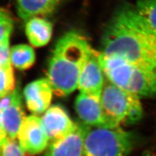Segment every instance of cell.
Listing matches in <instances>:
<instances>
[{"mask_svg": "<svg viewBox=\"0 0 156 156\" xmlns=\"http://www.w3.org/2000/svg\"><path fill=\"white\" fill-rule=\"evenodd\" d=\"M2 112L3 126L7 136L9 139H16L26 119L22 104V96L18 88L12 104Z\"/></svg>", "mask_w": 156, "mask_h": 156, "instance_id": "cell-13", "label": "cell"}, {"mask_svg": "<svg viewBox=\"0 0 156 156\" xmlns=\"http://www.w3.org/2000/svg\"><path fill=\"white\" fill-rule=\"evenodd\" d=\"M75 109L80 119L88 126L112 128L105 115L100 99L80 92L75 101Z\"/></svg>", "mask_w": 156, "mask_h": 156, "instance_id": "cell-9", "label": "cell"}, {"mask_svg": "<svg viewBox=\"0 0 156 156\" xmlns=\"http://www.w3.org/2000/svg\"><path fill=\"white\" fill-rule=\"evenodd\" d=\"M100 61L105 78L116 87L140 98L156 96V73L115 54L100 51Z\"/></svg>", "mask_w": 156, "mask_h": 156, "instance_id": "cell-3", "label": "cell"}, {"mask_svg": "<svg viewBox=\"0 0 156 156\" xmlns=\"http://www.w3.org/2000/svg\"><path fill=\"white\" fill-rule=\"evenodd\" d=\"M15 89L12 66H0V98Z\"/></svg>", "mask_w": 156, "mask_h": 156, "instance_id": "cell-17", "label": "cell"}, {"mask_svg": "<svg viewBox=\"0 0 156 156\" xmlns=\"http://www.w3.org/2000/svg\"><path fill=\"white\" fill-rule=\"evenodd\" d=\"M7 137L3 126V121H2V112L0 109V144H1L3 141L6 139Z\"/></svg>", "mask_w": 156, "mask_h": 156, "instance_id": "cell-22", "label": "cell"}, {"mask_svg": "<svg viewBox=\"0 0 156 156\" xmlns=\"http://www.w3.org/2000/svg\"><path fill=\"white\" fill-rule=\"evenodd\" d=\"M88 126L77 124L65 138L49 144L44 156H84V139Z\"/></svg>", "mask_w": 156, "mask_h": 156, "instance_id": "cell-11", "label": "cell"}, {"mask_svg": "<svg viewBox=\"0 0 156 156\" xmlns=\"http://www.w3.org/2000/svg\"><path fill=\"white\" fill-rule=\"evenodd\" d=\"M53 92L50 83L46 78L29 83L23 90L28 109L35 115L44 113L50 106Z\"/></svg>", "mask_w": 156, "mask_h": 156, "instance_id": "cell-10", "label": "cell"}, {"mask_svg": "<svg viewBox=\"0 0 156 156\" xmlns=\"http://www.w3.org/2000/svg\"><path fill=\"white\" fill-rule=\"evenodd\" d=\"M135 135L121 127L88 126L84 139V156H128Z\"/></svg>", "mask_w": 156, "mask_h": 156, "instance_id": "cell-5", "label": "cell"}, {"mask_svg": "<svg viewBox=\"0 0 156 156\" xmlns=\"http://www.w3.org/2000/svg\"><path fill=\"white\" fill-rule=\"evenodd\" d=\"M41 119L48 138L49 144L65 138L77 126L67 111L58 105L49 107Z\"/></svg>", "mask_w": 156, "mask_h": 156, "instance_id": "cell-7", "label": "cell"}, {"mask_svg": "<svg viewBox=\"0 0 156 156\" xmlns=\"http://www.w3.org/2000/svg\"><path fill=\"white\" fill-rule=\"evenodd\" d=\"M15 139L6 138L0 144V156H27Z\"/></svg>", "mask_w": 156, "mask_h": 156, "instance_id": "cell-19", "label": "cell"}, {"mask_svg": "<svg viewBox=\"0 0 156 156\" xmlns=\"http://www.w3.org/2000/svg\"><path fill=\"white\" fill-rule=\"evenodd\" d=\"M17 90L18 88H16V89L15 88V89L11 92V93H9L2 98H0L1 99L0 100V109H1L2 111L7 108L9 105L12 104L16 94Z\"/></svg>", "mask_w": 156, "mask_h": 156, "instance_id": "cell-21", "label": "cell"}, {"mask_svg": "<svg viewBox=\"0 0 156 156\" xmlns=\"http://www.w3.org/2000/svg\"><path fill=\"white\" fill-rule=\"evenodd\" d=\"M140 98L116 87L105 78L101 94V104L112 128L132 124L143 115Z\"/></svg>", "mask_w": 156, "mask_h": 156, "instance_id": "cell-4", "label": "cell"}, {"mask_svg": "<svg viewBox=\"0 0 156 156\" xmlns=\"http://www.w3.org/2000/svg\"><path fill=\"white\" fill-rule=\"evenodd\" d=\"M13 20L5 9L0 8V42L8 40L13 30Z\"/></svg>", "mask_w": 156, "mask_h": 156, "instance_id": "cell-18", "label": "cell"}, {"mask_svg": "<svg viewBox=\"0 0 156 156\" xmlns=\"http://www.w3.org/2000/svg\"><path fill=\"white\" fill-rule=\"evenodd\" d=\"M105 80L100 61V51L92 48L81 70L77 88L81 93L100 99Z\"/></svg>", "mask_w": 156, "mask_h": 156, "instance_id": "cell-6", "label": "cell"}, {"mask_svg": "<svg viewBox=\"0 0 156 156\" xmlns=\"http://www.w3.org/2000/svg\"><path fill=\"white\" fill-rule=\"evenodd\" d=\"M18 139L23 150L30 155L41 153L49 145L41 119L36 115L26 117L19 130Z\"/></svg>", "mask_w": 156, "mask_h": 156, "instance_id": "cell-8", "label": "cell"}, {"mask_svg": "<svg viewBox=\"0 0 156 156\" xmlns=\"http://www.w3.org/2000/svg\"><path fill=\"white\" fill-rule=\"evenodd\" d=\"M101 44L103 53L117 55L156 73V33L135 5L123 3L115 9L104 27Z\"/></svg>", "mask_w": 156, "mask_h": 156, "instance_id": "cell-1", "label": "cell"}, {"mask_svg": "<svg viewBox=\"0 0 156 156\" xmlns=\"http://www.w3.org/2000/svg\"><path fill=\"white\" fill-rule=\"evenodd\" d=\"M92 48L80 32L63 35L53 48L48 65V78L55 94L65 97L78 87L80 76Z\"/></svg>", "mask_w": 156, "mask_h": 156, "instance_id": "cell-2", "label": "cell"}, {"mask_svg": "<svg viewBox=\"0 0 156 156\" xmlns=\"http://www.w3.org/2000/svg\"><path fill=\"white\" fill-rule=\"evenodd\" d=\"M135 8L156 33V0H136Z\"/></svg>", "mask_w": 156, "mask_h": 156, "instance_id": "cell-16", "label": "cell"}, {"mask_svg": "<svg viewBox=\"0 0 156 156\" xmlns=\"http://www.w3.org/2000/svg\"><path fill=\"white\" fill-rule=\"evenodd\" d=\"M26 34L32 46L38 48L44 46L51 38L53 25L42 17H33L26 21Z\"/></svg>", "mask_w": 156, "mask_h": 156, "instance_id": "cell-14", "label": "cell"}, {"mask_svg": "<svg viewBox=\"0 0 156 156\" xmlns=\"http://www.w3.org/2000/svg\"><path fill=\"white\" fill-rule=\"evenodd\" d=\"M146 156H155V155H146Z\"/></svg>", "mask_w": 156, "mask_h": 156, "instance_id": "cell-23", "label": "cell"}, {"mask_svg": "<svg viewBox=\"0 0 156 156\" xmlns=\"http://www.w3.org/2000/svg\"><path fill=\"white\" fill-rule=\"evenodd\" d=\"M12 66L11 62L9 39L0 42V66Z\"/></svg>", "mask_w": 156, "mask_h": 156, "instance_id": "cell-20", "label": "cell"}, {"mask_svg": "<svg viewBox=\"0 0 156 156\" xmlns=\"http://www.w3.org/2000/svg\"><path fill=\"white\" fill-rule=\"evenodd\" d=\"M63 0H14L19 17L25 21L31 18L49 15Z\"/></svg>", "mask_w": 156, "mask_h": 156, "instance_id": "cell-12", "label": "cell"}, {"mask_svg": "<svg viewBox=\"0 0 156 156\" xmlns=\"http://www.w3.org/2000/svg\"><path fill=\"white\" fill-rule=\"evenodd\" d=\"M36 55L33 48L27 44H18L11 48V62L20 70L31 68L35 62Z\"/></svg>", "mask_w": 156, "mask_h": 156, "instance_id": "cell-15", "label": "cell"}]
</instances>
